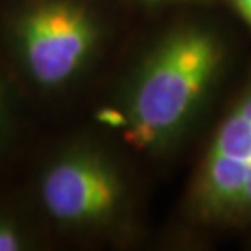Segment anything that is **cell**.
Returning a JSON list of instances; mask_svg holds the SVG:
<instances>
[{"label": "cell", "instance_id": "cell-1", "mask_svg": "<svg viewBox=\"0 0 251 251\" xmlns=\"http://www.w3.org/2000/svg\"><path fill=\"white\" fill-rule=\"evenodd\" d=\"M225 47L214 30L184 25L138 63L117 110L104 112L140 151H164L192 125L222 71Z\"/></svg>", "mask_w": 251, "mask_h": 251}, {"label": "cell", "instance_id": "cell-2", "mask_svg": "<svg viewBox=\"0 0 251 251\" xmlns=\"http://www.w3.org/2000/svg\"><path fill=\"white\" fill-rule=\"evenodd\" d=\"M13 41L26 75L45 90L73 82L97 52L95 15L75 0H39L15 21Z\"/></svg>", "mask_w": 251, "mask_h": 251}, {"label": "cell", "instance_id": "cell-3", "mask_svg": "<svg viewBox=\"0 0 251 251\" xmlns=\"http://www.w3.org/2000/svg\"><path fill=\"white\" fill-rule=\"evenodd\" d=\"M125 180L100 151L76 147L47 166L39 199L56 224L95 227L114 222L125 205Z\"/></svg>", "mask_w": 251, "mask_h": 251}, {"label": "cell", "instance_id": "cell-4", "mask_svg": "<svg viewBox=\"0 0 251 251\" xmlns=\"http://www.w3.org/2000/svg\"><path fill=\"white\" fill-rule=\"evenodd\" d=\"M190 206L192 214L206 224L251 222V154L234 164H201L192 184Z\"/></svg>", "mask_w": 251, "mask_h": 251}, {"label": "cell", "instance_id": "cell-5", "mask_svg": "<svg viewBox=\"0 0 251 251\" xmlns=\"http://www.w3.org/2000/svg\"><path fill=\"white\" fill-rule=\"evenodd\" d=\"M26 248L28 242L23 231L13 222L0 218V251H21Z\"/></svg>", "mask_w": 251, "mask_h": 251}, {"label": "cell", "instance_id": "cell-6", "mask_svg": "<svg viewBox=\"0 0 251 251\" xmlns=\"http://www.w3.org/2000/svg\"><path fill=\"white\" fill-rule=\"evenodd\" d=\"M233 9L242 17V21L251 28V0H229Z\"/></svg>", "mask_w": 251, "mask_h": 251}, {"label": "cell", "instance_id": "cell-7", "mask_svg": "<svg viewBox=\"0 0 251 251\" xmlns=\"http://www.w3.org/2000/svg\"><path fill=\"white\" fill-rule=\"evenodd\" d=\"M4 123H6V106H4V95L0 91V134L4 130Z\"/></svg>", "mask_w": 251, "mask_h": 251}, {"label": "cell", "instance_id": "cell-8", "mask_svg": "<svg viewBox=\"0 0 251 251\" xmlns=\"http://www.w3.org/2000/svg\"><path fill=\"white\" fill-rule=\"evenodd\" d=\"M145 2H186V0H145ZM190 2H199V0H190Z\"/></svg>", "mask_w": 251, "mask_h": 251}]
</instances>
